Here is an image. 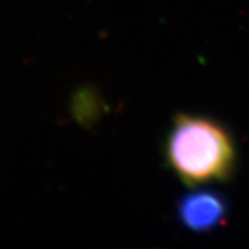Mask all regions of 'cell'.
Wrapping results in <instances>:
<instances>
[{
    "label": "cell",
    "instance_id": "obj_1",
    "mask_svg": "<svg viewBox=\"0 0 249 249\" xmlns=\"http://www.w3.org/2000/svg\"><path fill=\"white\" fill-rule=\"evenodd\" d=\"M165 152L172 170L190 187L224 181L235 166L231 136L216 121L205 116H176Z\"/></svg>",
    "mask_w": 249,
    "mask_h": 249
},
{
    "label": "cell",
    "instance_id": "obj_2",
    "mask_svg": "<svg viewBox=\"0 0 249 249\" xmlns=\"http://www.w3.org/2000/svg\"><path fill=\"white\" fill-rule=\"evenodd\" d=\"M181 224L194 232H208L224 223L227 216L226 199L211 190H196L181 196L178 204Z\"/></svg>",
    "mask_w": 249,
    "mask_h": 249
}]
</instances>
